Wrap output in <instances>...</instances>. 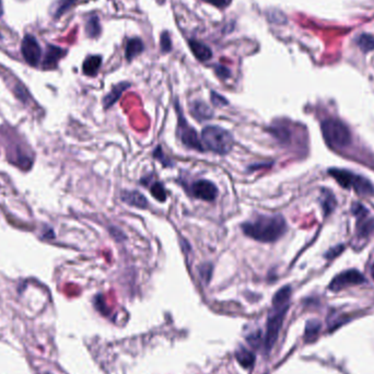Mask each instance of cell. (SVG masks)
Instances as JSON below:
<instances>
[{
	"mask_svg": "<svg viewBox=\"0 0 374 374\" xmlns=\"http://www.w3.org/2000/svg\"><path fill=\"white\" fill-rule=\"evenodd\" d=\"M241 228L246 236L258 242L272 243L286 233L287 223L281 215H256L245 221Z\"/></svg>",
	"mask_w": 374,
	"mask_h": 374,
	"instance_id": "6da1fadb",
	"label": "cell"
},
{
	"mask_svg": "<svg viewBox=\"0 0 374 374\" xmlns=\"http://www.w3.org/2000/svg\"><path fill=\"white\" fill-rule=\"evenodd\" d=\"M200 139L205 150H210L217 154H228L234 145L233 136L219 126H206L201 131Z\"/></svg>",
	"mask_w": 374,
	"mask_h": 374,
	"instance_id": "7a4b0ae2",
	"label": "cell"
},
{
	"mask_svg": "<svg viewBox=\"0 0 374 374\" xmlns=\"http://www.w3.org/2000/svg\"><path fill=\"white\" fill-rule=\"evenodd\" d=\"M322 133L326 144L333 148H345L351 143L348 127L338 119L330 118L322 123Z\"/></svg>",
	"mask_w": 374,
	"mask_h": 374,
	"instance_id": "3957f363",
	"label": "cell"
},
{
	"mask_svg": "<svg viewBox=\"0 0 374 374\" xmlns=\"http://www.w3.org/2000/svg\"><path fill=\"white\" fill-rule=\"evenodd\" d=\"M328 173L343 189L354 190L360 195H371L374 193V189L370 181L362 176L354 174L353 172L340 169H330Z\"/></svg>",
	"mask_w": 374,
	"mask_h": 374,
	"instance_id": "277c9868",
	"label": "cell"
},
{
	"mask_svg": "<svg viewBox=\"0 0 374 374\" xmlns=\"http://www.w3.org/2000/svg\"><path fill=\"white\" fill-rule=\"evenodd\" d=\"M289 309V304L280 305V306H273V311L271 312L267 319L266 326V335L264 338V347L267 353L272 350L275 342L278 338L279 332L281 330V326L283 323V319Z\"/></svg>",
	"mask_w": 374,
	"mask_h": 374,
	"instance_id": "5b68a950",
	"label": "cell"
},
{
	"mask_svg": "<svg viewBox=\"0 0 374 374\" xmlns=\"http://www.w3.org/2000/svg\"><path fill=\"white\" fill-rule=\"evenodd\" d=\"M176 111L178 114V122H177V136L179 140L182 141L183 145L190 149H194L197 151H205V148L201 144V139L198 137L197 131L193 128V127L186 122L184 118L179 106L176 104Z\"/></svg>",
	"mask_w": 374,
	"mask_h": 374,
	"instance_id": "8992f818",
	"label": "cell"
},
{
	"mask_svg": "<svg viewBox=\"0 0 374 374\" xmlns=\"http://www.w3.org/2000/svg\"><path fill=\"white\" fill-rule=\"evenodd\" d=\"M364 281V277L360 272L350 269V271H346L336 276L330 283V289L332 291H339L350 286L361 285Z\"/></svg>",
	"mask_w": 374,
	"mask_h": 374,
	"instance_id": "52a82bcc",
	"label": "cell"
},
{
	"mask_svg": "<svg viewBox=\"0 0 374 374\" xmlns=\"http://www.w3.org/2000/svg\"><path fill=\"white\" fill-rule=\"evenodd\" d=\"M21 51L25 62L31 66H37L41 61L42 50L36 39L32 35H25L21 45Z\"/></svg>",
	"mask_w": 374,
	"mask_h": 374,
	"instance_id": "ba28073f",
	"label": "cell"
},
{
	"mask_svg": "<svg viewBox=\"0 0 374 374\" xmlns=\"http://www.w3.org/2000/svg\"><path fill=\"white\" fill-rule=\"evenodd\" d=\"M218 189L217 186L208 179H199L192 186V194L197 199L212 201L218 196Z\"/></svg>",
	"mask_w": 374,
	"mask_h": 374,
	"instance_id": "9c48e42d",
	"label": "cell"
},
{
	"mask_svg": "<svg viewBox=\"0 0 374 374\" xmlns=\"http://www.w3.org/2000/svg\"><path fill=\"white\" fill-rule=\"evenodd\" d=\"M65 55H66L65 49L54 46V45H49L46 49V54H45V57H44L43 67L45 69L55 68L58 62L61 61V58H63Z\"/></svg>",
	"mask_w": 374,
	"mask_h": 374,
	"instance_id": "30bf717a",
	"label": "cell"
},
{
	"mask_svg": "<svg viewBox=\"0 0 374 374\" xmlns=\"http://www.w3.org/2000/svg\"><path fill=\"white\" fill-rule=\"evenodd\" d=\"M124 203L128 204L129 206L136 207L139 209H146L148 207V200L138 191H126L122 193L121 196Z\"/></svg>",
	"mask_w": 374,
	"mask_h": 374,
	"instance_id": "8fae6325",
	"label": "cell"
},
{
	"mask_svg": "<svg viewBox=\"0 0 374 374\" xmlns=\"http://www.w3.org/2000/svg\"><path fill=\"white\" fill-rule=\"evenodd\" d=\"M191 113L198 121H205V119H210L213 116L212 110L209 108L206 103L201 101H195L191 106Z\"/></svg>",
	"mask_w": 374,
	"mask_h": 374,
	"instance_id": "7c38bea8",
	"label": "cell"
},
{
	"mask_svg": "<svg viewBox=\"0 0 374 374\" xmlns=\"http://www.w3.org/2000/svg\"><path fill=\"white\" fill-rule=\"evenodd\" d=\"M190 47L193 51V54L200 62H207L212 57V51L210 47L207 46L206 44L200 43L198 41H190Z\"/></svg>",
	"mask_w": 374,
	"mask_h": 374,
	"instance_id": "4fadbf2b",
	"label": "cell"
},
{
	"mask_svg": "<svg viewBox=\"0 0 374 374\" xmlns=\"http://www.w3.org/2000/svg\"><path fill=\"white\" fill-rule=\"evenodd\" d=\"M235 358L236 361L240 363V365L244 369H250L255 364L256 357L252 353L251 350L246 349L244 347H240L235 351Z\"/></svg>",
	"mask_w": 374,
	"mask_h": 374,
	"instance_id": "5bb4252c",
	"label": "cell"
},
{
	"mask_svg": "<svg viewBox=\"0 0 374 374\" xmlns=\"http://www.w3.org/2000/svg\"><path fill=\"white\" fill-rule=\"evenodd\" d=\"M129 84H126V82H121V84H118L117 86H115L113 89H112V91L104 98V101H103V104H104V108L105 109H109L111 108L113 104L121 98V95L123 94V92L125 91V90L127 88H129Z\"/></svg>",
	"mask_w": 374,
	"mask_h": 374,
	"instance_id": "9a60e30c",
	"label": "cell"
},
{
	"mask_svg": "<svg viewBox=\"0 0 374 374\" xmlns=\"http://www.w3.org/2000/svg\"><path fill=\"white\" fill-rule=\"evenodd\" d=\"M144 43L138 37H135V39H131L128 41L126 45V58L128 61H131L132 58H135L136 56H138L139 54H141L144 51Z\"/></svg>",
	"mask_w": 374,
	"mask_h": 374,
	"instance_id": "2e32d148",
	"label": "cell"
},
{
	"mask_svg": "<svg viewBox=\"0 0 374 374\" xmlns=\"http://www.w3.org/2000/svg\"><path fill=\"white\" fill-rule=\"evenodd\" d=\"M101 64L102 58L100 56H90L85 61L82 69H84V72L87 76H94L99 71Z\"/></svg>",
	"mask_w": 374,
	"mask_h": 374,
	"instance_id": "e0dca14e",
	"label": "cell"
},
{
	"mask_svg": "<svg viewBox=\"0 0 374 374\" xmlns=\"http://www.w3.org/2000/svg\"><path fill=\"white\" fill-rule=\"evenodd\" d=\"M291 297V288L289 286L282 287L277 291L273 298V306H280L289 304V300Z\"/></svg>",
	"mask_w": 374,
	"mask_h": 374,
	"instance_id": "ac0fdd59",
	"label": "cell"
},
{
	"mask_svg": "<svg viewBox=\"0 0 374 374\" xmlns=\"http://www.w3.org/2000/svg\"><path fill=\"white\" fill-rule=\"evenodd\" d=\"M320 330V324L317 320H309L305 326L304 338L306 341H313L317 337V335Z\"/></svg>",
	"mask_w": 374,
	"mask_h": 374,
	"instance_id": "d6986e66",
	"label": "cell"
},
{
	"mask_svg": "<svg viewBox=\"0 0 374 374\" xmlns=\"http://www.w3.org/2000/svg\"><path fill=\"white\" fill-rule=\"evenodd\" d=\"M150 193L151 195L159 201H166L167 200V192L162 183L160 182H154L150 185Z\"/></svg>",
	"mask_w": 374,
	"mask_h": 374,
	"instance_id": "ffe728a7",
	"label": "cell"
},
{
	"mask_svg": "<svg viewBox=\"0 0 374 374\" xmlns=\"http://www.w3.org/2000/svg\"><path fill=\"white\" fill-rule=\"evenodd\" d=\"M86 31H87V34H88L89 37H96L100 34L101 28H100V23H99L98 18L92 17V18L89 19L87 26H86Z\"/></svg>",
	"mask_w": 374,
	"mask_h": 374,
	"instance_id": "44dd1931",
	"label": "cell"
},
{
	"mask_svg": "<svg viewBox=\"0 0 374 374\" xmlns=\"http://www.w3.org/2000/svg\"><path fill=\"white\" fill-rule=\"evenodd\" d=\"M358 45L363 51L374 49V36L370 34H362L358 39Z\"/></svg>",
	"mask_w": 374,
	"mask_h": 374,
	"instance_id": "7402d4cb",
	"label": "cell"
},
{
	"mask_svg": "<svg viewBox=\"0 0 374 374\" xmlns=\"http://www.w3.org/2000/svg\"><path fill=\"white\" fill-rule=\"evenodd\" d=\"M153 156L155 159H158L159 162H161L164 167H172V163H171V160L168 158V156H166V154H164L163 150L161 146L156 147L154 149L153 151Z\"/></svg>",
	"mask_w": 374,
	"mask_h": 374,
	"instance_id": "603a6c76",
	"label": "cell"
},
{
	"mask_svg": "<svg viewBox=\"0 0 374 374\" xmlns=\"http://www.w3.org/2000/svg\"><path fill=\"white\" fill-rule=\"evenodd\" d=\"M199 274L204 281L209 282V280H210L211 278V274H212V265L211 264L201 265V267L199 268Z\"/></svg>",
	"mask_w": 374,
	"mask_h": 374,
	"instance_id": "cb8c5ba5",
	"label": "cell"
},
{
	"mask_svg": "<svg viewBox=\"0 0 374 374\" xmlns=\"http://www.w3.org/2000/svg\"><path fill=\"white\" fill-rule=\"evenodd\" d=\"M363 223L359 226V233L362 236L368 235L370 232L374 229V221L373 220H366L362 221Z\"/></svg>",
	"mask_w": 374,
	"mask_h": 374,
	"instance_id": "d4e9b609",
	"label": "cell"
},
{
	"mask_svg": "<svg viewBox=\"0 0 374 374\" xmlns=\"http://www.w3.org/2000/svg\"><path fill=\"white\" fill-rule=\"evenodd\" d=\"M211 102L213 103L215 106H224L228 105V101L226 98H223L222 95L217 93L215 91L211 92Z\"/></svg>",
	"mask_w": 374,
	"mask_h": 374,
	"instance_id": "484cf974",
	"label": "cell"
},
{
	"mask_svg": "<svg viewBox=\"0 0 374 374\" xmlns=\"http://www.w3.org/2000/svg\"><path fill=\"white\" fill-rule=\"evenodd\" d=\"M161 48L164 53H168V51H170L172 48L171 39H170V35L168 32H164L161 35Z\"/></svg>",
	"mask_w": 374,
	"mask_h": 374,
	"instance_id": "4316f807",
	"label": "cell"
},
{
	"mask_svg": "<svg viewBox=\"0 0 374 374\" xmlns=\"http://www.w3.org/2000/svg\"><path fill=\"white\" fill-rule=\"evenodd\" d=\"M215 71H216V74L218 76L220 79H228L230 77V70L228 68H226L224 66H221V65H216L215 66Z\"/></svg>",
	"mask_w": 374,
	"mask_h": 374,
	"instance_id": "83f0119b",
	"label": "cell"
},
{
	"mask_svg": "<svg viewBox=\"0 0 374 374\" xmlns=\"http://www.w3.org/2000/svg\"><path fill=\"white\" fill-rule=\"evenodd\" d=\"M74 2H76V0H63L62 4H59L58 6L56 16H61V14H63L67 9H69L70 7L74 4Z\"/></svg>",
	"mask_w": 374,
	"mask_h": 374,
	"instance_id": "f1b7e54d",
	"label": "cell"
},
{
	"mask_svg": "<svg viewBox=\"0 0 374 374\" xmlns=\"http://www.w3.org/2000/svg\"><path fill=\"white\" fill-rule=\"evenodd\" d=\"M259 341H260V335H259V333L258 334L255 333V334H253V335H251V336H249V337H248V342H250L253 347L258 346L259 345Z\"/></svg>",
	"mask_w": 374,
	"mask_h": 374,
	"instance_id": "f546056e",
	"label": "cell"
},
{
	"mask_svg": "<svg viewBox=\"0 0 374 374\" xmlns=\"http://www.w3.org/2000/svg\"><path fill=\"white\" fill-rule=\"evenodd\" d=\"M206 2L210 3L216 7H219V8H224L231 3V0H206Z\"/></svg>",
	"mask_w": 374,
	"mask_h": 374,
	"instance_id": "4dcf8cb0",
	"label": "cell"
},
{
	"mask_svg": "<svg viewBox=\"0 0 374 374\" xmlns=\"http://www.w3.org/2000/svg\"><path fill=\"white\" fill-rule=\"evenodd\" d=\"M4 14V6H3V2L0 0V17H2Z\"/></svg>",
	"mask_w": 374,
	"mask_h": 374,
	"instance_id": "1f68e13d",
	"label": "cell"
},
{
	"mask_svg": "<svg viewBox=\"0 0 374 374\" xmlns=\"http://www.w3.org/2000/svg\"><path fill=\"white\" fill-rule=\"evenodd\" d=\"M371 276H372V278L374 279V264L371 267Z\"/></svg>",
	"mask_w": 374,
	"mask_h": 374,
	"instance_id": "d6a6232c",
	"label": "cell"
}]
</instances>
